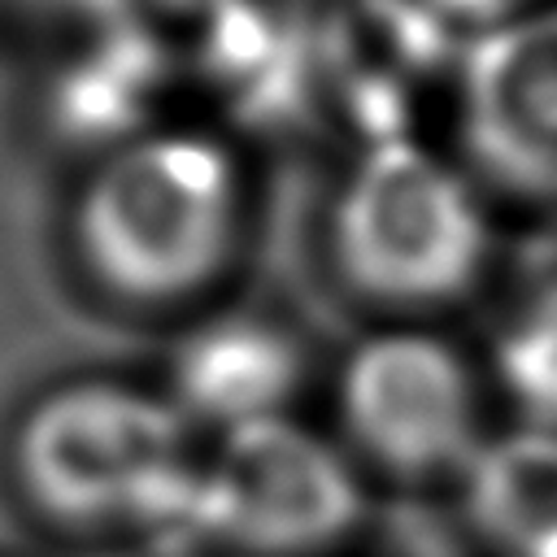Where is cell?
Instances as JSON below:
<instances>
[{
  "label": "cell",
  "instance_id": "obj_1",
  "mask_svg": "<svg viewBox=\"0 0 557 557\" xmlns=\"http://www.w3.org/2000/svg\"><path fill=\"white\" fill-rule=\"evenodd\" d=\"M9 479L22 505L65 535L187 540L200 461L174 400L117 379H74L17 418Z\"/></svg>",
  "mask_w": 557,
  "mask_h": 557
},
{
  "label": "cell",
  "instance_id": "obj_2",
  "mask_svg": "<svg viewBox=\"0 0 557 557\" xmlns=\"http://www.w3.org/2000/svg\"><path fill=\"white\" fill-rule=\"evenodd\" d=\"M239 178L222 144L157 131L117 144L78 187L70 235L83 270L126 300H174L226 261Z\"/></svg>",
  "mask_w": 557,
  "mask_h": 557
},
{
  "label": "cell",
  "instance_id": "obj_3",
  "mask_svg": "<svg viewBox=\"0 0 557 557\" xmlns=\"http://www.w3.org/2000/svg\"><path fill=\"white\" fill-rule=\"evenodd\" d=\"M344 274L387 300H440L470 283L483 261L474 191L440 157L383 144L348 178L335 209Z\"/></svg>",
  "mask_w": 557,
  "mask_h": 557
},
{
  "label": "cell",
  "instance_id": "obj_4",
  "mask_svg": "<svg viewBox=\"0 0 557 557\" xmlns=\"http://www.w3.org/2000/svg\"><path fill=\"white\" fill-rule=\"evenodd\" d=\"M352 470L305 426L257 418L222 431L200 461L187 540L252 557H305L335 544L357 522Z\"/></svg>",
  "mask_w": 557,
  "mask_h": 557
},
{
  "label": "cell",
  "instance_id": "obj_5",
  "mask_svg": "<svg viewBox=\"0 0 557 557\" xmlns=\"http://www.w3.org/2000/svg\"><path fill=\"white\" fill-rule=\"evenodd\" d=\"M339 405L352 440L400 474L474 457V392L466 366L431 335L392 331L348 357Z\"/></svg>",
  "mask_w": 557,
  "mask_h": 557
},
{
  "label": "cell",
  "instance_id": "obj_6",
  "mask_svg": "<svg viewBox=\"0 0 557 557\" xmlns=\"http://www.w3.org/2000/svg\"><path fill=\"white\" fill-rule=\"evenodd\" d=\"M470 513L505 557H557V440L509 435L479 448Z\"/></svg>",
  "mask_w": 557,
  "mask_h": 557
},
{
  "label": "cell",
  "instance_id": "obj_7",
  "mask_svg": "<svg viewBox=\"0 0 557 557\" xmlns=\"http://www.w3.org/2000/svg\"><path fill=\"white\" fill-rule=\"evenodd\" d=\"M479 117L492 144L544 161L557 152V22L513 35L483 61Z\"/></svg>",
  "mask_w": 557,
  "mask_h": 557
},
{
  "label": "cell",
  "instance_id": "obj_8",
  "mask_svg": "<svg viewBox=\"0 0 557 557\" xmlns=\"http://www.w3.org/2000/svg\"><path fill=\"white\" fill-rule=\"evenodd\" d=\"M292 379V357L261 331L205 335L183 361L178 392L191 409L218 418L226 431L239 422L274 418L278 392Z\"/></svg>",
  "mask_w": 557,
  "mask_h": 557
},
{
  "label": "cell",
  "instance_id": "obj_9",
  "mask_svg": "<svg viewBox=\"0 0 557 557\" xmlns=\"http://www.w3.org/2000/svg\"><path fill=\"white\" fill-rule=\"evenodd\" d=\"M448 4H457V9H500L509 0H448Z\"/></svg>",
  "mask_w": 557,
  "mask_h": 557
},
{
  "label": "cell",
  "instance_id": "obj_10",
  "mask_svg": "<svg viewBox=\"0 0 557 557\" xmlns=\"http://www.w3.org/2000/svg\"><path fill=\"white\" fill-rule=\"evenodd\" d=\"M4 557H22V553H4Z\"/></svg>",
  "mask_w": 557,
  "mask_h": 557
}]
</instances>
